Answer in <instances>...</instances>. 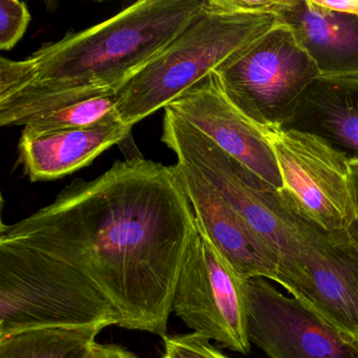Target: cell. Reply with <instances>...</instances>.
<instances>
[{
  "label": "cell",
  "instance_id": "cell-16",
  "mask_svg": "<svg viewBox=\"0 0 358 358\" xmlns=\"http://www.w3.org/2000/svg\"><path fill=\"white\" fill-rule=\"evenodd\" d=\"M118 93L91 98L31 120L26 129L35 133L85 129L122 122L117 110Z\"/></svg>",
  "mask_w": 358,
  "mask_h": 358
},
{
  "label": "cell",
  "instance_id": "cell-18",
  "mask_svg": "<svg viewBox=\"0 0 358 358\" xmlns=\"http://www.w3.org/2000/svg\"><path fill=\"white\" fill-rule=\"evenodd\" d=\"M162 358H229L211 345L209 339L192 332L167 335Z\"/></svg>",
  "mask_w": 358,
  "mask_h": 358
},
{
  "label": "cell",
  "instance_id": "cell-4",
  "mask_svg": "<svg viewBox=\"0 0 358 358\" xmlns=\"http://www.w3.org/2000/svg\"><path fill=\"white\" fill-rule=\"evenodd\" d=\"M91 326H118V316L85 274L0 241V339L35 329Z\"/></svg>",
  "mask_w": 358,
  "mask_h": 358
},
{
  "label": "cell",
  "instance_id": "cell-11",
  "mask_svg": "<svg viewBox=\"0 0 358 358\" xmlns=\"http://www.w3.org/2000/svg\"><path fill=\"white\" fill-rule=\"evenodd\" d=\"M305 305L358 339V245L348 231H322L305 257Z\"/></svg>",
  "mask_w": 358,
  "mask_h": 358
},
{
  "label": "cell",
  "instance_id": "cell-13",
  "mask_svg": "<svg viewBox=\"0 0 358 358\" xmlns=\"http://www.w3.org/2000/svg\"><path fill=\"white\" fill-rule=\"evenodd\" d=\"M278 20L292 29L322 78L358 79V16L320 7L314 0H288Z\"/></svg>",
  "mask_w": 358,
  "mask_h": 358
},
{
  "label": "cell",
  "instance_id": "cell-8",
  "mask_svg": "<svg viewBox=\"0 0 358 358\" xmlns=\"http://www.w3.org/2000/svg\"><path fill=\"white\" fill-rule=\"evenodd\" d=\"M250 343L267 358H358V339L265 278L246 280Z\"/></svg>",
  "mask_w": 358,
  "mask_h": 358
},
{
  "label": "cell",
  "instance_id": "cell-10",
  "mask_svg": "<svg viewBox=\"0 0 358 358\" xmlns=\"http://www.w3.org/2000/svg\"><path fill=\"white\" fill-rule=\"evenodd\" d=\"M199 230L242 280L280 284L278 261L234 207L194 169L176 163Z\"/></svg>",
  "mask_w": 358,
  "mask_h": 358
},
{
  "label": "cell",
  "instance_id": "cell-21",
  "mask_svg": "<svg viewBox=\"0 0 358 358\" xmlns=\"http://www.w3.org/2000/svg\"><path fill=\"white\" fill-rule=\"evenodd\" d=\"M314 3L320 7L348 14V15L358 16V0H314Z\"/></svg>",
  "mask_w": 358,
  "mask_h": 358
},
{
  "label": "cell",
  "instance_id": "cell-5",
  "mask_svg": "<svg viewBox=\"0 0 358 358\" xmlns=\"http://www.w3.org/2000/svg\"><path fill=\"white\" fill-rule=\"evenodd\" d=\"M215 74L230 103L261 131L284 127L320 77L292 29L280 20Z\"/></svg>",
  "mask_w": 358,
  "mask_h": 358
},
{
  "label": "cell",
  "instance_id": "cell-1",
  "mask_svg": "<svg viewBox=\"0 0 358 358\" xmlns=\"http://www.w3.org/2000/svg\"><path fill=\"white\" fill-rule=\"evenodd\" d=\"M199 234L175 165L134 157L92 181L75 179L53 203L12 225L0 241L59 259L85 274L118 327L169 335L173 295Z\"/></svg>",
  "mask_w": 358,
  "mask_h": 358
},
{
  "label": "cell",
  "instance_id": "cell-17",
  "mask_svg": "<svg viewBox=\"0 0 358 358\" xmlns=\"http://www.w3.org/2000/svg\"><path fill=\"white\" fill-rule=\"evenodd\" d=\"M31 14L20 0L0 1V50L10 51L26 34Z\"/></svg>",
  "mask_w": 358,
  "mask_h": 358
},
{
  "label": "cell",
  "instance_id": "cell-9",
  "mask_svg": "<svg viewBox=\"0 0 358 358\" xmlns=\"http://www.w3.org/2000/svg\"><path fill=\"white\" fill-rule=\"evenodd\" d=\"M222 150L273 187L282 188L273 150L264 134L226 98L215 72L167 106Z\"/></svg>",
  "mask_w": 358,
  "mask_h": 358
},
{
  "label": "cell",
  "instance_id": "cell-20",
  "mask_svg": "<svg viewBox=\"0 0 358 358\" xmlns=\"http://www.w3.org/2000/svg\"><path fill=\"white\" fill-rule=\"evenodd\" d=\"M350 171H351L352 188H353L354 201H355L356 217L348 234L354 243L358 245V159H350Z\"/></svg>",
  "mask_w": 358,
  "mask_h": 358
},
{
  "label": "cell",
  "instance_id": "cell-3",
  "mask_svg": "<svg viewBox=\"0 0 358 358\" xmlns=\"http://www.w3.org/2000/svg\"><path fill=\"white\" fill-rule=\"evenodd\" d=\"M278 22L271 14L215 9L205 0L203 13L120 90L121 121L133 127L164 110Z\"/></svg>",
  "mask_w": 358,
  "mask_h": 358
},
{
  "label": "cell",
  "instance_id": "cell-14",
  "mask_svg": "<svg viewBox=\"0 0 358 358\" xmlns=\"http://www.w3.org/2000/svg\"><path fill=\"white\" fill-rule=\"evenodd\" d=\"M282 129L317 136L349 159H358V79L320 78Z\"/></svg>",
  "mask_w": 358,
  "mask_h": 358
},
{
  "label": "cell",
  "instance_id": "cell-2",
  "mask_svg": "<svg viewBox=\"0 0 358 358\" xmlns=\"http://www.w3.org/2000/svg\"><path fill=\"white\" fill-rule=\"evenodd\" d=\"M204 7L205 0H140L101 24L37 50L26 58L29 78L22 87L119 93Z\"/></svg>",
  "mask_w": 358,
  "mask_h": 358
},
{
  "label": "cell",
  "instance_id": "cell-7",
  "mask_svg": "<svg viewBox=\"0 0 358 358\" xmlns=\"http://www.w3.org/2000/svg\"><path fill=\"white\" fill-rule=\"evenodd\" d=\"M173 312L196 334L248 354L246 280H242L199 230L182 265Z\"/></svg>",
  "mask_w": 358,
  "mask_h": 358
},
{
  "label": "cell",
  "instance_id": "cell-12",
  "mask_svg": "<svg viewBox=\"0 0 358 358\" xmlns=\"http://www.w3.org/2000/svg\"><path fill=\"white\" fill-rule=\"evenodd\" d=\"M131 129L122 122L47 133L24 127L18 143L20 163L32 182L62 179L124 141Z\"/></svg>",
  "mask_w": 358,
  "mask_h": 358
},
{
  "label": "cell",
  "instance_id": "cell-6",
  "mask_svg": "<svg viewBox=\"0 0 358 358\" xmlns=\"http://www.w3.org/2000/svg\"><path fill=\"white\" fill-rule=\"evenodd\" d=\"M286 190L301 210L328 232L348 231L355 221L350 159L322 138L293 129L262 131Z\"/></svg>",
  "mask_w": 358,
  "mask_h": 358
},
{
  "label": "cell",
  "instance_id": "cell-22",
  "mask_svg": "<svg viewBox=\"0 0 358 358\" xmlns=\"http://www.w3.org/2000/svg\"><path fill=\"white\" fill-rule=\"evenodd\" d=\"M93 358H138L129 350L117 345H99Z\"/></svg>",
  "mask_w": 358,
  "mask_h": 358
},
{
  "label": "cell",
  "instance_id": "cell-19",
  "mask_svg": "<svg viewBox=\"0 0 358 358\" xmlns=\"http://www.w3.org/2000/svg\"><path fill=\"white\" fill-rule=\"evenodd\" d=\"M208 3L223 11L271 14L278 18L288 0H208Z\"/></svg>",
  "mask_w": 358,
  "mask_h": 358
},
{
  "label": "cell",
  "instance_id": "cell-15",
  "mask_svg": "<svg viewBox=\"0 0 358 358\" xmlns=\"http://www.w3.org/2000/svg\"><path fill=\"white\" fill-rule=\"evenodd\" d=\"M103 327L35 329L0 339V358H93Z\"/></svg>",
  "mask_w": 358,
  "mask_h": 358
}]
</instances>
